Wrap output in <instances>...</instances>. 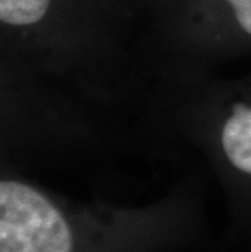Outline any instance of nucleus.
I'll return each instance as SVG.
<instances>
[{"instance_id":"f257e3e1","label":"nucleus","mask_w":251,"mask_h":252,"mask_svg":"<svg viewBox=\"0 0 251 252\" xmlns=\"http://www.w3.org/2000/svg\"><path fill=\"white\" fill-rule=\"evenodd\" d=\"M127 31L101 0H0V62L90 106H114L142 88Z\"/></svg>"},{"instance_id":"f03ea898","label":"nucleus","mask_w":251,"mask_h":252,"mask_svg":"<svg viewBox=\"0 0 251 252\" xmlns=\"http://www.w3.org/2000/svg\"><path fill=\"white\" fill-rule=\"evenodd\" d=\"M139 54L158 85L194 82L251 56V0H163Z\"/></svg>"},{"instance_id":"7ed1b4c3","label":"nucleus","mask_w":251,"mask_h":252,"mask_svg":"<svg viewBox=\"0 0 251 252\" xmlns=\"http://www.w3.org/2000/svg\"><path fill=\"white\" fill-rule=\"evenodd\" d=\"M155 106L168 108L188 130L209 140L228 171L251 181V73L158 85Z\"/></svg>"},{"instance_id":"20e7f679","label":"nucleus","mask_w":251,"mask_h":252,"mask_svg":"<svg viewBox=\"0 0 251 252\" xmlns=\"http://www.w3.org/2000/svg\"><path fill=\"white\" fill-rule=\"evenodd\" d=\"M0 252H72V231L59 207L35 186L0 182Z\"/></svg>"}]
</instances>
